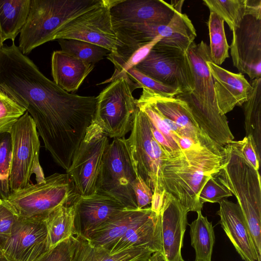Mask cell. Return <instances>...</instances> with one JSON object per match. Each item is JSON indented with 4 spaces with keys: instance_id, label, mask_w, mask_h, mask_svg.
<instances>
[{
    "instance_id": "cell-1",
    "label": "cell",
    "mask_w": 261,
    "mask_h": 261,
    "mask_svg": "<svg viewBox=\"0 0 261 261\" xmlns=\"http://www.w3.org/2000/svg\"><path fill=\"white\" fill-rule=\"evenodd\" d=\"M225 163L224 147L196 146L172 158L166 155L160 167L162 184L189 212L201 211L199 193L206 182L216 177Z\"/></svg>"
},
{
    "instance_id": "cell-2",
    "label": "cell",
    "mask_w": 261,
    "mask_h": 261,
    "mask_svg": "<svg viewBox=\"0 0 261 261\" xmlns=\"http://www.w3.org/2000/svg\"><path fill=\"white\" fill-rule=\"evenodd\" d=\"M186 55L193 80L190 92L175 97L184 101L199 128L217 144L224 147L234 139L227 117L219 110L212 75L207 65L210 48L201 41L192 43Z\"/></svg>"
},
{
    "instance_id": "cell-3",
    "label": "cell",
    "mask_w": 261,
    "mask_h": 261,
    "mask_svg": "<svg viewBox=\"0 0 261 261\" xmlns=\"http://www.w3.org/2000/svg\"><path fill=\"white\" fill-rule=\"evenodd\" d=\"M225 163L216 177L235 196L261 257V184L255 170L242 154L237 141L224 147Z\"/></svg>"
},
{
    "instance_id": "cell-4",
    "label": "cell",
    "mask_w": 261,
    "mask_h": 261,
    "mask_svg": "<svg viewBox=\"0 0 261 261\" xmlns=\"http://www.w3.org/2000/svg\"><path fill=\"white\" fill-rule=\"evenodd\" d=\"M102 0H31L18 46L24 55L55 40L61 28L71 20L99 5Z\"/></svg>"
},
{
    "instance_id": "cell-5",
    "label": "cell",
    "mask_w": 261,
    "mask_h": 261,
    "mask_svg": "<svg viewBox=\"0 0 261 261\" xmlns=\"http://www.w3.org/2000/svg\"><path fill=\"white\" fill-rule=\"evenodd\" d=\"M78 195L68 174L54 173L40 184H30L2 198L21 217L47 215L72 203Z\"/></svg>"
},
{
    "instance_id": "cell-6",
    "label": "cell",
    "mask_w": 261,
    "mask_h": 261,
    "mask_svg": "<svg viewBox=\"0 0 261 261\" xmlns=\"http://www.w3.org/2000/svg\"><path fill=\"white\" fill-rule=\"evenodd\" d=\"M137 89L125 75L110 83L97 96L94 121L108 138H123L131 131L138 105L133 95Z\"/></svg>"
},
{
    "instance_id": "cell-7",
    "label": "cell",
    "mask_w": 261,
    "mask_h": 261,
    "mask_svg": "<svg viewBox=\"0 0 261 261\" xmlns=\"http://www.w3.org/2000/svg\"><path fill=\"white\" fill-rule=\"evenodd\" d=\"M10 134L12 152L8 181L11 192L30 184L33 174L36 176L37 184L43 182L45 177L39 160V136L27 111L14 124Z\"/></svg>"
},
{
    "instance_id": "cell-8",
    "label": "cell",
    "mask_w": 261,
    "mask_h": 261,
    "mask_svg": "<svg viewBox=\"0 0 261 261\" xmlns=\"http://www.w3.org/2000/svg\"><path fill=\"white\" fill-rule=\"evenodd\" d=\"M109 143L108 136L93 121L66 171L78 195L89 196L99 190L104 154Z\"/></svg>"
},
{
    "instance_id": "cell-9",
    "label": "cell",
    "mask_w": 261,
    "mask_h": 261,
    "mask_svg": "<svg viewBox=\"0 0 261 261\" xmlns=\"http://www.w3.org/2000/svg\"><path fill=\"white\" fill-rule=\"evenodd\" d=\"M136 176L127 139L125 137L114 138L105 152L98 191L117 200L126 210H137L134 191Z\"/></svg>"
},
{
    "instance_id": "cell-10",
    "label": "cell",
    "mask_w": 261,
    "mask_h": 261,
    "mask_svg": "<svg viewBox=\"0 0 261 261\" xmlns=\"http://www.w3.org/2000/svg\"><path fill=\"white\" fill-rule=\"evenodd\" d=\"M127 142L136 173L153 193H163L160 167L165 156L162 147L154 139L148 118L138 107Z\"/></svg>"
},
{
    "instance_id": "cell-11",
    "label": "cell",
    "mask_w": 261,
    "mask_h": 261,
    "mask_svg": "<svg viewBox=\"0 0 261 261\" xmlns=\"http://www.w3.org/2000/svg\"><path fill=\"white\" fill-rule=\"evenodd\" d=\"M112 0H102L97 6L71 20L63 26L55 40L72 39L101 46L119 55L126 46L114 28L110 8Z\"/></svg>"
},
{
    "instance_id": "cell-12",
    "label": "cell",
    "mask_w": 261,
    "mask_h": 261,
    "mask_svg": "<svg viewBox=\"0 0 261 261\" xmlns=\"http://www.w3.org/2000/svg\"><path fill=\"white\" fill-rule=\"evenodd\" d=\"M119 39L132 46L149 42L158 36L162 39L158 45L179 50L186 53L194 41L196 30L188 16L177 11L165 25L153 24H114Z\"/></svg>"
},
{
    "instance_id": "cell-13",
    "label": "cell",
    "mask_w": 261,
    "mask_h": 261,
    "mask_svg": "<svg viewBox=\"0 0 261 261\" xmlns=\"http://www.w3.org/2000/svg\"><path fill=\"white\" fill-rule=\"evenodd\" d=\"M135 68L161 83L179 88L181 93L193 89L186 53L179 50L156 44Z\"/></svg>"
},
{
    "instance_id": "cell-14",
    "label": "cell",
    "mask_w": 261,
    "mask_h": 261,
    "mask_svg": "<svg viewBox=\"0 0 261 261\" xmlns=\"http://www.w3.org/2000/svg\"><path fill=\"white\" fill-rule=\"evenodd\" d=\"M47 215L17 217L2 250L12 261H36L48 250Z\"/></svg>"
},
{
    "instance_id": "cell-15",
    "label": "cell",
    "mask_w": 261,
    "mask_h": 261,
    "mask_svg": "<svg viewBox=\"0 0 261 261\" xmlns=\"http://www.w3.org/2000/svg\"><path fill=\"white\" fill-rule=\"evenodd\" d=\"M232 33L230 54L233 66L251 80L261 77V19L246 15Z\"/></svg>"
},
{
    "instance_id": "cell-16",
    "label": "cell",
    "mask_w": 261,
    "mask_h": 261,
    "mask_svg": "<svg viewBox=\"0 0 261 261\" xmlns=\"http://www.w3.org/2000/svg\"><path fill=\"white\" fill-rule=\"evenodd\" d=\"M72 203L74 208V236L83 238L125 209L117 200L99 191L87 197L77 195Z\"/></svg>"
},
{
    "instance_id": "cell-17",
    "label": "cell",
    "mask_w": 261,
    "mask_h": 261,
    "mask_svg": "<svg viewBox=\"0 0 261 261\" xmlns=\"http://www.w3.org/2000/svg\"><path fill=\"white\" fill-rule=\"evenodd\" d=\"M110 12L114 24L165 25L175 11L162 0H112Z\"/></svg>"
},
{
    "instance_id": "cell-18",
    "label": "cell",
    "mask_w": 261,
    "mask_h": 261,
    "mask_svg": "<svg viewBox=\"0 0 261 261\" xmlns=\"http://www.w3.org/2000/svg\"><path fill=\"white\" fill-rule=\"evenodd\" d=\"M189 210L165 192L160 212L162 223L163 253L166 261H185L181 250L188 224Z\"/></svg>"
},
{
    "instance_id": "cell-19",
    "label": "cell",
    "mask_w": 261,
    "mask_h": 261,
    "mask_svg": "<svg viewBox=\"0 0 261 261\" xmlns=\"http://www.w3.org/2000/svg\"><path fill=\"white\" fill-rule=\"evenodd\" d=\"M142 89V92L161 114L178 125L183 137L200 146L218 145L199 128L184 101L175 97H166L147 89Z\"/></svg>"
},
{
    "instance_id": "cell-20",
    "label": "cell",
    "mask_w": 261,
    "mask_h": 261,
    "mask_svg": "<svg viewBox=\"0 0 261 261\" xmlns=\"http://www.w3.org/2000/svg\"><path fill=\"white\" fill-rule=\"evenodd\" d=\"M207 65L212 75L217 105L222 115L242 106L247 100L251 85L241 73H235L210 61Z\"/></svg>"
},
{
    "instance_id": "cell-21",
    "label": "cell",
    "mask_w": 261,
    "mask_h": 261,
    "mask_svg": "<svg viewBox=\"0 0 261 261\" xmlns=\"http://www.w3.org/2000/svg\"><path fill=\"white\" fill-rule=\"evenodd\" d=\"M217 214L221 227L244 261H257L256 252L247 224L237 203L223 199L220 201Z\"/></svg>"
},
{
    "instance_id": "cell-22",
    "label": "cell",
    "mask_w": 261,
    "mask_h": 261,
    "mask_svg": "<svg viewBox=\"0 0 261 261\" xmlns=\"http://www.w3.org/2000/svg\"><path fill=\"white\" fill-rule=\"evenodd\" d=\"M135 247H143L153 252L163 253L160 213L153 212L148 217L129 228L108 250L111 253H115Z\"/></svg>"
},
{
    "instance_id": "cell-23",
    "label": "cell",
    "mask_w": 261,
    "mask_h": 261,
    "mask_svg": "<svg viewBox=\"0 0 261 261\" xmlns=\"http://www.w3.org/2000/svg\"><path fill=\"white\" fill-rule=\"evenodd\" d=\"M153 212L150 206L141 210L125 209L89 232L84 238L93 244L108 250L129 228L148 217Z\"/></svg>"
},
{
    "instance_id": "cell-24",
    "label": "cell",
    "mask_w": 261,
    "mask_h": 261,
    "mask_svg": "<svg viewBox=\"0 0 261 261\" xmlns=\"http://www.w3.org/2000/svg\"><path fill=\"white\" fill-rule=\"evenodd\" d=\"M51 65L54 82L68 92L77 91L94 67L62 50L53 52Z\"/></svg>"
},
{
    "instance_id": "cell-25",
    "label": "cell",
    "mask_w": 261,
    "mask_h": 261,
    "mask_svg": "<svg viewBox=\"0 0 261 261\" xmlns=\"http://www.w3.org/2000/svg\"><path fill=\"white\" fill-rule=\"evenodd\" d=\"M137 103L139 109L148 118L153 137L166 156L172 158L181 154L182 150L179 146L180 139L171 132L164 117L143 92L137 99Z\"/></svg>"
},
{
    "instance_id": "cell-26",
    "label": "cell",
    "mask_w": 261,
    "mask_h": 261,
    "mask_svg": "<svg viewBox=\"0 0 261 261\" xmlns=\"http://www.w3.org/2000/svg\"><path fill=\"white\" fill-rule=\"evenodd\" d=\"M77 239L72 261H145L153 253L143 247L125 249L115 253L90 242L86 239Z\"/></svg>"
},
{
    "instance_id": "cell-27",
    "label": "cell",
    "mask_w": 261,
    "mask_h": 261,
    "mask_svg": "<svg viewBox=\"0 0 261 261\" xmlns=\"http://www.w3.org/2000/svg\"><path fill=\"white\" fill-rule=\"evenodd\" d=\"M204 4L225 21L232 31L246 15L261 19V0H203Z\"/></svg>"
},
{
    "instance_id": "cell-28",
    "label": "cell",
    "mask_w": 261,
    "mask_h": 261,
    "mask_svg": "<svg viewBox=\"0 0 261 261\" xmlns=\"http://www.w3.org/2000/svg\"><path fill=\"white\" fill-rule=\"evenodd\" d=\"M31 0H0V32L3 41L14 42L29 15Z\"/></svg>"
},
{
    "instance_id": "cell-29",
    "label": "cell",
    "mask_w": 261,
    "mask_h": 261,
    "mask_svg": "<svg viewBox=\"0 0 261 261\" xmlns=\"http://www.w3.org/2000/svg\"><path fill=\"white\" fill-rule=\"evenodd\" d=\"M252 88L244 103L245 136H250L260 163L261 154V77L251 80Z\"/></svg>"
},
{
    "instance_id": "cell-30",
    "label": "cell",
    "mask_w": 261,
    "mask_h": 261,
    "mask_svg": "<svg viewBox=\"0 0 261 261\" xmlns=\"http://www.w3.org/2000/svg\"><path fill=\"white\" fill-rule=\"evenodd\" d=\"M74 208L72 203L61 206L47 215L48 249L60 242L74 236Z\"/></svg>"
},
{
    "instance_id": "cell-31",
    "label": "cell",
    "mask_w": 261,
    "mask_h": 261,
    "mask_svg": "<svg viewBox=\"0 0 261 261\" xmlns=\"http://www.w3.org/2000/svg\"><path fill=\"white\" fill-rule=\"evenodd\" d=\"M197 218L190 224L191 245L195 250V261H211L215 236L212 222L203 216L201 211L196 212Z\"/></svg>"
},
{
    "instance_id": "cell-32",
    "label": "cell",
    "mask_w": 261,
    "mask_h": 261,
    "mask_svg": "<svg viewBox=\"0 0 261 261\" xmlns=\"http://www.w3.org/2000/svg\"><path fill=\"white\" fill-rule=\"evenodd\" d=\"M161 39L160 36H158L149 42L131 48L120 56L109 54L107 57L114 64V72L110 79L98 85L111 83L125 75L128 70L135 67L146 58L152 48Z\"/></svg>"
},
{
    "instance_id": "cell-33",
    "label": "cell",
    "mask_w": 261,
    "mask_h": 261,
    "mask_svg": "<svg viewBox=\"0 0 261 261\" xmlns=\"http://www.w3.org/2000/svg\"><path fill=\"white\" fill-rule=\"evenodd\" d=\"M224 22L216 14L210 12L208 21L210 56L211 62L218 66L229 57L230 46L226 40Z\"/></svg>"
},
{
    "instance_id": "cell-34",
    "label": "cell",
    "mask_w": 261,
    "mask_h": 261,
    "mask_svg": "<svg viewBox=\"0 0 261 261\" xmlns=\"http://www.w3.org/2000/svg\"><path fill=\"white\" fill-rule=\"evenodd\" d=\"M61 50L88 63L94 64L110 52L99 45L72 39H59Z\"/></svg>"
},
{
    "instance_id": "cell-35",
    "label": "cell",
    "mask_w": 261,
    "mask_h": 261,
    "mask_svg": "<svg viewBox=\"0 0 261 261\" xmlns=\"http://www.w3.org/2000/svg\"><path fill=\"white\" fill-rule=\"evenodd\" d=\"M27 110L0 91V134L10 133L14 124Z\"/></svg>"
},
{
    "instance_id": "cell-36",
    "label": "cell",
    "mask_w": 261,
    "mask_h": 261,
    "mask_svg": "<svg viewBox=\"0 0 261 261\" xmlns=\"http://www.w3.org/2000/svg\"><path fill=\"white\" fill-rule=\"evenodd\" d=\"M125 75L137 85V88H146L166 97H175L181 93L179 88L161 83L135 67L128 70Z\"/></svg>"
},
{
    "instance_id": "cell-37",
    "label": "cell",
    "mask_w": 261,
    "mask_h": 261,
    "mask_svg": "<svg viewBox=\"0 0 261 261\" xmlns=\"http://www.w3.org/2000/svg\"><path fill=\"white\" fill-rule=\"evenodd\" d=\"M77 239L71 236L49 249L36 261H72Z\"/></svg>"
},
{
    "instance_id": "cell-38",
    "label": "cell",
    "mask_w": 261,
    "mask_h": 261,
    "mask_svg": "<svg viewBox=\"0 0 261 261\" xmlns=\"http://www.w3.org/2000/svg\"><path fill=\"white\" fill-rule=\"evenodd\" d=\"M231 192L218 182L216 177L210 178L202 187L199 195L200 203L219 202L225 198L232 196Z\"/></svg>"
},
{
    "instance_id": "cell-39",
    "label": "cell",
    "mask_w": 261,
    "mask_h": 261,
    "mask_svg": "<svg viewBox=\"0 0 261 261\" xmlns=\"http://www.w3.org/2000/svg\"><path fill=\"white\" fill-rule=\"evenodd\" d=\"M18 215L3 199L0 205V249L2 250L10 237L12 226Z\"/></svg>"
},
{
    "instance_id": "cell-40",
    "label": "cell",
    "mask_w": 261,
    "mask_h": 261,
    "mask_svg": "<svg viewBox=\"0 0 261 261\" xmlns=\"http://www.w3.org/2000/svg\"><path fill=\"white\" fill-rule=\"evenodd\" d=\"M12 152L10 133L0 134V173L8 180Z\"/></svg>"
},
{
    "instance_id": "cell-41",
    "label": "cell",
    "mask_w": 261,
    "mask_h": 261,
    "mask_svg": "<svg viewBox=\"0 0 261 261\" xmlns=\"http://www.w3.org/2000/svg\"><path fill=\"white\" fill-rule=\"evenodd\" d=\"M134 191L138 209L148 207L147 206L151 204L153 192L137 174L134 184Z\"/></svg>"
},
{
    "instance_id": "cell-42",
    "label": "cell",
    "mask_w": 261,
    "mask_h": 261,
    "mask_svg": "<svg viewBox=\"0 0 261 261\" xmlns=\"http://www.w3.org/2000/svg\"><path fill=\"white\" fill-rule=\"evenodd\" d=\"M239 149L246 160L255 169L258 170L260 162L250 136H245L242 140L237 141Z\"/></svg>"
},
{
    "instance_id": "cell-43",
    "label": "cell",
    "mask_w": 261,
    "mask_h": 261,
    "mask_svg": "<svg viewBox=\"0 0 261 261\" xmlns=\"http://www.w3.org/2000/svg\"><path fill=\"white\" fill-rule=\"evenodd\" d=\"M165 192V191L163 193H153L150 208L153 212L156 214H159L162 208Z\"/></svg>"
},
{
    "instance_id": "cell-44",
    "label": "cell",
    "mask_w": 261,
    "mask_h": 261,
    "mask_svg": "<svg viewBox=\"0 0 261 261\" xmlns=\"http://www.w3.org/2000/svg\"><path fill=\"white\" fill-rule=\"evenodd\" d=\"M145 261H166L162 253L155 252L153 253Z\"/></svg>"
},
{
    "instance_id": "cell-45",
    "label": "cell",
    "mask_w": 261,
    "mask_h": 261,
    "mask_svg": "<svg viewBox=\"0 0 261 261\" xmlns=\"http://www.w3.org/2000/svg\"><path fill=\"white\" fill-rule=\"evenodd\" d=\"M184 3V1H171L170 5L175 11L182 13L181 9Z\"/></svg>"
},
{
    "instance_id": "cell-46",
    "label": "cell",
    "mask_w": 261,
    "mask_h": 261,
    "mask_svg": "<svg viewBox=\"0 0 261 261\" xmlns=\"http://www.w3.org/2000/svg\"><path fill=\"white\" fill-rule=\"evenodd\" d=\"M0 261H12V260L7 258L4 255H2V256L0 257Z\"/></svg>"
},
{
    "instance_id": "cell-47",
    "label": "cell",
    "mask_w": 261,
    "mask_h": 261,
    "mask_svg": "<svg viewBox=\"0 0 261 261\" xmlns=\"http://www.w3.org/2000/svg\"><path fill=\"white\" fill-rule=\"evenodd\" d=\"M5 180L8 181V179L0 173V181H3Z\"/></svg>"
},
{
    "instance_id": "cell-48",
    "label": "cell",
    "mask_w": 261,
    "mask_h": 261,
    "mask_svg": "<svg viewBox=\"0 0 261 261\" xmlns=\"http://www.w3.org/2000/svg\"><path fill=\"white\" fill-rule=\"evenodd\" d=\"M3 43H4V42L3 41L1 34L0 32V49L4 45Z\"/></svg>"
},
{
    "instance_id": "cell-49",
    "label": "cell",
    "mask_w": 261,
    "mask_h": 261,
    "mask_svg": "<svg viewBox=\"0 0 261 261\" xmlns=\"http://www.w3.org/2000/svg\"><path fill=\"white\" fill-rule=\"evenodd\" d=\"M3 202V198L0 197V205L2 204Z\"/></svg>"
},
{
    "instance_id": "cell-50",
    "label": "cell",
    "mask_w": 261,
    "mask_h": 261,
    "mask_svg": "<svg viewBox=\"0 0 261 261\" xmlns=\"http://www.w3.org/2000/svg\"><path fill=\"white\" fill-rule=\"evenodd\" d=\"M3 255V253H2V250L0 249V257L2 256V255Z\"/></svg>"
}]
</instances>
